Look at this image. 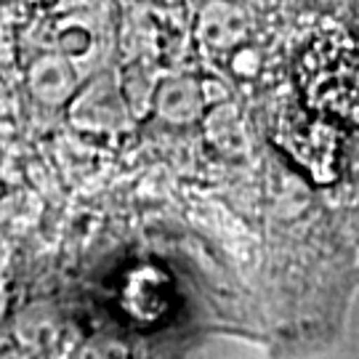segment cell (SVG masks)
Returning <instances> with one entry per match:
<instances>
[{"mask_svg":"<svg viewBox=\"0 0 359 359\" xmlns=\"http://www.w3.org/2000/svg\"><path fill=\"white\" fill-rule=\"evenodd\" d=\"M298 88L306 104L327 117L359 120V38L327 32L314 38L301 53Z\"/></svg>","mask_w":359,"mask_h":359,"instance_id":"cell-1","label":"cell"}]
</instances>
